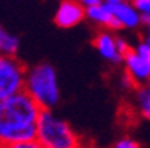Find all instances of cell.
Here are the masks:
<instances>
[{"mask_svg": "<svg viewBox=\"0 0 150 148\" xmlns=\"http://www.w3.org/2000/svg\"><path fill=\"white\" fill-rule=\"evenodd\" d=\"M85 15L89 21H92L94 24L97 25H101V27H105L107 30L110 31H119L122 30V24L119 22V19L112 13L110 8L107 3H100L97 6H91V8H86L85 11Z\"/></svg>", "mask_w": 150, "mask_h": 148, "instance_id": "cell-7", "label": "cell"}, {"mask_svg": "<svg viewBox=\"0 0 150 148\" xmlns=\"http://www.w3.org/2000/svg\"><path fill=\"white\" fill-rule=\"evenodd\" d=\"M138 105L143 116L150 119V90L147 88H141L138 90Z\"/></svg>", "mask_w": 150, "mask_h": 148, "instance_id": "cell-11", "label": "cell"}, {"mask_svg": "<svg viewBox=\"0 0 150 148\" xmlns=\"http://www.w3.org/2000/svg\"><path fill=\"white\" fill-rule=\"evenodd\" d=\"M80 5L86 9V8H91V6H97L100 3H103V0H79Z\"/></svg>", "mask_w": 150, "mask_h": 148, "instance_id": "cell-16", "label": "cell"}, {"mask_svg": "<svg viewBox=\"0 0 150 148\" xmlns=\"http://www.w3.org/2000/svg\"><path fill=\"white\" fill-rule=\"evenodd\" d=\"M147 33H149V36H150V24H147Z\"/></svg>", "mask_w": 150, "mask_h": 148, "instance_id": "cell-19", "label": "cell"}, {"mask_svg": "<svg viewBox=\"0 0 150 148\" xmlns=\"http://www.w3.org/2000/svg\"><path fill=\"white\" fill-rule=\"evenodd\" d=\"M6 34H8V31H6L2 25H0V46H2V41H3V39H5Z\"/></svg>", "mask_w": 150, "mask_h": 148, "instance_id": "cell-17", "label": "cell"}, {"mask_svg": "<svg viewBox=\"0 0 150 148\" xmlns=\"http://www.w3.org/2000/svg\"><path fill=\"white\" fill-rule=\"evenodd\" d=\"M27 68L15 56L0 53V101L24 90Z\"/></svg>", "mask_w": 150, "mask_h": 148, "instance_id": "cell-4", "label": "cell"}, {"mask_svg": "<svg viewBox=\"0 0 150 148\" xmlns=\"http://www.w3.org/2000/svg\"><path fill=\"white\" fill-rule=\"evenodd\" d=\"M36 139L45 148H80L79 138L71 126L55 116L52 110L40 111Z\"/></svg>", "mask_w": 150, "mask_h": 148, "instance_id": "cell-3", "label": "cell"}, {"mask_svg": "<svg viewBox=\"0 0 150 148\" xmlns=\"http://www.w3.org/2000/svg\"><path fill=\"white\" fill-rule=\"evenodd\" d=\"M85 9L79 0H62L54 15V22L61 28H71L86 18Z\"/></svg>", "mask_w": 150, "mask_h": 148, "instance_id": "cell-5", "label": "cell"}, {"mask_svg": "<svg viewBox=\"0 0 150 148\" xmlns=\"http://www.w3.org/2000/svg\"><path fill=\"white\" fill-rule=\"evenodd\" d=\"M135 8L141 13V22L143 24H150V0H132Z\"/></svg>", "mask_w": 150, "mask_h": 148, "instance_id": "cell-12", "label": "cell"}, {"mask_svg": "<svg viewBox=\"0 0 150 148\" xmlns=\"http://www.w3.org/2000/svg\"><path fill=\"white\" fill-rule=\"evenodd\" d=\"M146 88H147V89H149V90H150V80H149V81H147V86H146Z\"/></svg>", "mask_w": 150, "mask_h": 148, "instance_id": "cell-20", "label": "cell"}, {"mask_svg": "<svg viewBox=\"0 0 150 148\" xmlns=\"http://www.w3.org/2000/svg\"><path fill=\"white\" fill-rule=\"evenodd\" d=\"M116 46H117V51L120 52V55L123 56L128 51L131 49V46H129V43L123 39V37H116Z\"/></svg>", "mask_w": 150, "mask_h": 148, "instance_id": "cell-15", "label": "cell"}, {"mask_svg": "<svg viewBox=\"0 0 150 148\" xmlns=\"http://www.w3.org/2000/svg\"><path fill=\"white\" fill-rule=\"evenodd\" d=\"M18 51H19V39L15 34L8 33L2 41V46H0V53L8 56H16Z\"/></svg>", "mask_w": 150, "mask_h": 148, "instance_id": "cell-10", "label": "cell"}, {"mask_svg": "<svg viewBox=\"0 0 150 148\" xmlns=\"http://www.w3.org/2000/svg\"><path fill=\"white\" fill-rule=\"evenodd\" d=\"M94 46L101 55V58L109 62H120L123 59L116 46V37L110 31H100L94 39Z\"/></svg>", "mask_w": 150, "mask_h": 148, "instance_id": "cell-9", "label": "cell"}, {"mask_svg": "<svg viewBox=\"0 0 150 148\" xmlns=\"http://www.w3.org/2000/svg\"><path fill=\"white\" fill-rule=\"evenodd\" d=\"M123 64L129 81L134 84H144L150 80V61L140 56L134 49L123 55Z\"/></svg>", "mask_w": 150, "mask_h": 148, "instance_id": "cell-6", "label": "cell"}, {"mask_svg": "<svg viewBox=\"0 0 150 148\" xmlns=\"http://www.w3.org/2000/svg\"><path fill=\"white\" fill-rule=\"evenodd\" d=\"M24 90L40 105L42 110H52L61 98L57 70L48 62L27 68Z\"/></svg>", "mask_w": 150, "mask_h": 148, "instance_id": "cell-2", "label": "cell"}, {"mask_svg": "<svg viewBox=\"0 0 150 148\" xmlns=\"http://www.w3.org/2000/svg\"><path fill=\"white\" fill-rule=\"evenodd\" d=\"M0 148H45L37 139L31 141H19V142H8L0 144Z\"/></svg>", "mask_w": 150, "mask_h": 148, "instance_id": "cell-13", "label": "cell"}, {"mask_svg": "<svg viewBox=\"0 0 150 148\" xmlns=\"http://www.w3.org/2000/svg\"><path fill=\"white\" fill-rule=\"evenodd\" d=\"M40 111L25 90L0 101V144L36 139Z\"/></svg>", "mask_w": 150, "mask_h": 148, "instance_id": "cell-1", "label": "cell"}, {"mask_svg": "<svg viewBox=\"0 0 150 148\" xmlns=\"http://www.w3.org/2000/svg\"><path fill=\"white\" fill-rule=\"evenodd\" d=\"M112 13L119 19V22L122 24L123 28H137L138 25H141V13L138 12V9L135 8L134 2H120V3H115V5H109Z\"/></svg>", "mask_w": 150, "mask_h": 148, "instance_id": "cell-8", "label": "cell"}, {"mask_svg": "<svg viewBox=\"0 0 150 148\" xmlns=\"http://www.w3.org/2000/svg\"><path fill=\"white\" fill-rule=\"evenodd\" d=\"M115 148H140V145L131 138H122L120 141L116 142Z\"/></svg>", "mask_w": 150, "mask_h": 148, "instance_id": "cell-14", "label": "cell"}, {"mask_svg": "<svg viewBox=\"0 0 150 148\" xmlns=\"http://www.w3.org/2000/svg\"><path fill=\"white\" fill-rule=\"evenodd\" d=\"M104 3L107 5H115V3H120V2H125V0H103Z\"/></svg>", "mask_w": 150, "mask_h": 148, "instance_id": "cell-18", "label": "cell"}]
</instances>
